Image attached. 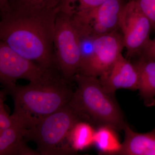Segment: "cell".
<instances>
[{"instance_id": "ac0fdd59", "label": "cell", "mask_w": 155, "mask_h": 155, "mask_svg": "<svg viewBox=\"0 0 155 155\" xmlns=\"http://www.w3.org/2000/svg\"><path fill=\"white\" fill-rule=\"evenodd\" d=\"M6 94L5 90L0 92V133L14 124V121L11 116H9L4 104Z\"/></svg>"}, {"instance_id": "5b68a950", "label": "cell", "mask_w": 155, "mask_h": 155, "mask_svg": "<svg viewBox=\"0 0 155 155\" xmlns=\"http://www.w3.org/2000/svg\"><path fill=\"white\" fill-rule=\"evenodd\" d=\"M54 45L56 63L60 73L65 80L73 81L81 64L82 42L72 15L63 10L56 15Z\"/></svg>"}, {"instance_id": "ffe728a7", "label": "cell", "mask_w": 155, "mask_h": 155, "mask_svg": "<svg viewBox=\"0 0 155 155\" xmlns=\"http://www.w3.org/2000/svg\"><path fill=\"white\" fill-rule=\"evenodd\" d=\"M137 57L147 59H155V37L153 39H150L144 49L136 57Z\"/></svg>"}, {"instance_id": "7a4b0ae2", "label": "cell", "mask_w": 155, "mask_h": 155, "mask_svg": "<svg viewBox=\"0 0 155 155\" xmlns=\"http://www.w3.org/2000/svg\"><path fill=\"white\" fill-rule=\"evenodd\" d=\"M71 82L58 73L46 80L16 85L6 91L14 100L12 119L26 129L35 126L69 103L74 92Z\"/></svg>"}, {"instance_id": "52a82bcc", "label": "cell", "mask_w": 155, "mask_h": 155, "mask_svg": "<svg viewBox=\"0 0 155 155\" xmlns=\"http://www.w3.org/2000/svg\"><path fill=\"white\" fill-rule=\"evenodd\" d=\"M59 73L58 69H46L22 57L4 42L0 41V81L5 88V91L16 86L17 79L37 82Z\"/></svg>"}, {"instance_id": "e0dca14e", "label": "cell", "mask_w": 155, "mask_h": 155, "mask_svg": "<svg viewBox=\"0 0 155 155\" xmlns=\"http://www.w3.org/2000/svg\"><path fill=\"white\" fill-rule=\"evenodd\" d=\"M110 0H68L63 11L72 14L79 11L94 8Z\"/></svg>"}, {"instance_id": "ba28073f", "label": "cell", "mask_w": 155, "mask_h": 155, "mask_svg": "<svg viewBox=\"0 0 155 155\" xmlns=\"http://www.w3.org/2000/svg\"><path fill=\"white\" fill-rule=\"evenodd\" d=\"M124 48L120 30L96 38L89 51L82 57L78 73L100 77L113 66Z\"/></svg>"}, {"instance_id": "4fadbf2b", "label": "cell", "mask_w": 155, "mask_h": 155, "mask_svg": "<svg viewBox=\"0 0 155 155\" xmlns=\"http://www.w3.org/2000/svg\"><path fill=\"white\" fill-rule=\"evenodd\" d=\"M24 127L14 121L11 127L0 133V155H38L25 143Z\"/></svg>"}, {"instance_id": "30bf717a", "label": "cell", "mask_w": 155, "mask_h": 155, "mask_svg": "<svg viewBox=\"0 0 155 155\" xmlns=\"http://www.w3.org/2000/svg\"><path fill=\"white\" fill-rule=\"evenodd\" d=\"M104 89L114 94L119 89L138 90L139 75L134 64L121 54L105 73L98 78Z\"/></svg>"}, {"instance_id": "277c9868", "label": "cell", "mask_w": 155, "mask_h": 155, "mask_svg": "<svg viewBox=\"0 0 155 155\" xmlns=\"http://www.w3.org/2000/svg\"><path fill=\"white\" fill-rule=\"evenodd\" d=\"M83 121L69 103L44 118L35 126L23 130L25 141H33L43 155H70L75 152L69 143L71 130Z\"/></svg>"}, {"instance_id": "44dd1931", "label": "cell", "mask_w": 155, "mask_h": 155, "mask_svg": "<svg viewBox=\"0 0 155 155\" xmlns=\"http://www.w3.org/2000/svg\"><path fill=\"white\" fill-rule=\"evenodd\" d=\"M10 11L9 0H0L1 15L6 14Z\"/></svg>"}, {"instance_id": "2e32d148", "label": "cell", "mask_w": 155, "mask_h": 155, "mask_svg": "<svg viewBox=\"0 0 155 155\" xmlns=\"http://www.w3.org/2000/svg\"><path fill=\"white\" fill-rule=\"evenodd\" d=\"M116 130L108 126H101L96 130L94 144L102 154L115 155L121 149L122 143Z\"/></svg>"}, {"instance_id": "9a60e30c", "label": "cell", "mask_w": 155, "mask_h": 155, "mask_svg": "<svg viewBox=\"0 0 155 155\" xmlns=\"http://www.w3.org/2000/svg\"><path fill=\"white\" fill-rule=\"evenodd\" d=\"M96 130L88 122L81 121L73 127L69 141L70 145L75 152L82 150L94 144Z\"/></svg>"}, {"instance_id": "8992f818", "label": "cell", "mask_w": 155, "mask_h": 155, "mask_svg": "<svg viewBox=\"0 0 155 155\" xmlns=\"http://www.w3.org/2000/svg\"><path fill=\"white\" fill-rule=\"evenodd\" d=\"M128 1L110 0L94 8L71 14L81 40L91 41L97 37L120 30L121 13Z\"/></svg>"}, {"instance_id": "8fae6325", "label": "cell", "mask_w": 155, "mask_h": 155, "mask_svg": "<svg viewBox=\"0 0 155 155\" xmlns=\"http://www.w3.org/2000/svg\"><path fill=\"white\" fill-rule=\"evenodd\" d=\"M125 138L121 149L115 155H155V128L146 133H139L126 124Z\"/></svg>"}, {"instance_id": "9c48e42d", "label": "cell", "mask_w": 155, "mask_h": 155, "mask_svg": "<svg viewBox=\"0 0 155 155\" xmlns=\"http://www.w3.org/2000/svg\"><path fill=\"white\" fill-rule=\"evenodd\" d=\"M152 28L150 19L135 0H129L122 10L119 21L127 59L135 58L144 49L150 40Z\"/></svg>"}, {"instance_id": "3957f363", "label": "cell", "mask_w": 155, "mask_h": 155, "mask_svg": "<svg viewBox=\"0 0 155 155\" xmlns=\"http://www.w3.org/2000/svg\"><path fill=\"white\" fill-rule=\"evenodd\" d=\"M73 81L77 87L69 104L83 121L124 130L126 123L114 94L106 91L98 78L78 73Z\"/></svg>"}, {"instance_id": "7c38bea8", "label": "cell", "mask_w": 155, "mask_h": 155, "mask_svg": "<svg viewBox=\"0 0 155 155\" xmlns=\"http://www.w3.org/2000/svg\"><path fill=\"white\" fill-rule=\"evenodd\" d=\"M132 62L137 69L140 96L147 107L155 105V59L137 57Z\"/></svg>"}, {"instance_id": "5bb4252c", "label": "cell", "mask_w": 155, "mask_h": 155, "mask_svg": "<svg viewBox=\"0 0 155 155\" xmlns=\"http://www.w3.org/2000/svg\"><path fill=\"white\" fill-rule=\"evenodd\" d=\"M68 1V0H9V5L10 11L59 12L64 8Z\"/></svg>"}, {"instance_id": "d6986e66", "label": "cell", "mask_w": 155, "mask_h": 155, "mask_svg": "<svg viewBox=\"0 0 155 155\" xmlns=\"http://www.w3.org/2000/svg\"><path fill=\"white\" fill-rule=\"evenodd\" d=\"M145 15L150 19L155 31V0H135Z\"/></svg>"}, {"instance_id": "6da1fadb", "label": "cell", "mask_w": 155, "mask_h": 155, "mask_svg": "<svg viewBox=\"0 0 155 155\" xmlns=\"http://www.w3.org/2000/svg\"><path fill=\"white\" fill-rule=\"evenodd\" d=\"M58 12L10 11L2 14L1 41L44 68L59 70L54 45Z\"/></svg>"}]
</instances>
